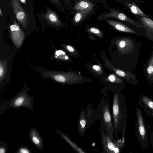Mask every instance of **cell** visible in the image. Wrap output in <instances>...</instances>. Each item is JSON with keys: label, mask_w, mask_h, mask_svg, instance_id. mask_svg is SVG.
Masks as SVG:
<instances>
[{"label": "cell", "mask_w": 153, "mask_h": 153, "mask_svg": "<svg viewBox=\"0 0 153 153\" xmlns=\"http://www.w3.org/2000/svg\"><path fill=\"white\" fill-rule=\"evenodd\" d=\"M30 90L25 80L22 89L11 100L0 103V115L10 108L19 109L25 108L33 111L34 110V99L28 93Z\"/></svg>", "instance_id": "obj_1"}, {"label": "cell", "mask_w": 153, "mask_h": 153, "mask_svg": "<svg viewBox=\"0 0 153 153\" xmlns=\"http://www.w3.org/2000/svg\"><path fill=\"white\" fill-rule=\"evenodd\" d=\"M112 113L114 133L116 135L125 130L127 117L125 98L118 93H115L113 96Z\"/></svg>", "instance_id": "obj_2"}, {"label": "cell", "mask_w": 153, "mask_h": 153, "mask_svg": "<svg viewBox=\"0 0 153 153\" xmlns=\"http://www.w3.org/2000/svg\"><path fill=\"white\" fill-rule=\"evenodd\" d=\"M33 68L37 71L40 72L43 79L50 78L56 82L62 84L71 85L78 83L83 79L81 76L73 72L45 70L40 66Z\"/></svg>", "instance_id": "obj_3"}, {"label": "cell", "mask_w": 153, "mask_h": 153, "mask_svg": "<svg viewBox=\"0 0 153 153\" xmlns=\"http://www.w3.org/2000/svg\"><path fill=\"white\" fill-rule=\"evenodd\" d=\"M137 121L136 126V134L139 142L144 148L149 146L148 135L145 127L142 111L137 107L136 110Z\"/></svg>", "instance_id": "obj_4"}, {"label": "cell", "mask_w": 153, "mask_h": 153, "mask_svg": "<svg viewBox=\"0 0 153 153\" xmlns=\"http://www.w3.org/2000/svg\"><path fill=\"white\" fill-rule=\"evenodd\" d=\"M108 18H114L120 20L128 22L133 26L138 28H144L139 22L134 20L123 13L117 10L111 9L109 12H106L99 15L97 19L101 20Z\"/></svg>", "instance_id": "obj_5"}, {"label": "cell", "mask_w": 153, "mask_h": 153, "mask_svg": "<svg viewBox=\"0 0 153 153\" xmlns=\"http://www.w3.org/2000/svg\"><path fill=\"white\" fill-rule=\"evenodd\" d=\"M109 104L108 101L105 100L102 105L101 116L106 132L111 138H113L112 134L114 133V128Z\"/></svg>", "instance_id": "obj_6"}, {"label": "cell", "mask_w": 153, "mask_h": 153, "mask_svg": "<svg viewBox=\"0 0 153 153\" xmlns=\"http://www.w3.org/2000/svg\"><path fill=\"white\" fill-rule=\"evenodd\" d=\"M102 141L104 150L107 153H117L120 152L119 147L107 133L102 131Z\"/></svg>", "instance_id": "obj_7"}, {"label": "cell", "mask_w": 153, "mask_h": 153, "mask_svg": "<svg viewBox=\"0 0 153 153\" xmlns=\"http://www.w3.org/2000/svg\"><path fill=\"white\" fill-rule=\"evenodd\" d=\"M10 29V37L16 47L19 48L25 39L24 33L18 26L16 25H11Z\"/></svg>", "instance_id": "obj_8"}, {"label": "cell", "mask_w": 153, "mask_h": 153, "mask_svg": "<svg viewBox=\"0 0 153 153\" xmlns=\"http://www.w3.org/2000/svg\"><path fill=\"white\" fill-rule=\"evenodd\" d=\"M29 139L32 143L38 149L44 150L43 142L42 138L37 130L31 128L29 131Z\"/></svg>", "instance_id": "obj_9"}, {"label": "cell", "mask_w": 153, "mask_h": 153, "mask_svg": "<svg viewBox=\"0 0 153 153\" xmlns=\"http://www.w3.org/2000/svg\"><path fill=\"white\" fill-rule=\"evenodd\" d=\"M118 51L122 53H124L131 50L133 46L132 42L130 39L122 38L117 40L115 42Z\"/></svg>", "instance_id": "obj_10"}, {"label": "cell", "mask_w": 153, "mask_h": 153, "mask_svg": "<svg viewBox=\"0 0 153 153\" xmlns=\"http://www.w3.org/2000/svg\"><path fill=\"white\" fill-rule=\"evenodd\" d=\"M137 20L145 28L146 33L149 35H153V19L151 17H146L135 15Z\"/></svg>", "instance_id": "obj_11"}, {"label": "cell", "mask_w": 153, "mask_h": 153, "mask_svg": "<svg viewBox=\"0 0 153 153\" xmlns=\"http://www.w3.org/2000/svg\"><path fill=\"white\" fill-rule=\"evenodd\" d=\"M105 21L118 31L134 34H137V32L133 29L121 22L110 19L105 20Z\"/></svg>", "instance_id": "obj_12"}, {"label": "cell", "mask_w": 153, "mask_h": 153, "mask_svg": "<svg viewBox=\"0 0 153 153\" xmlns=\"http://www.w3.org/2000/svg\"><path fill=\"white\" fill-rule=\"evenodd\" d=\"M94 4L87 0H79L75 5L74 10L78 11H88L92 12Z\"/></svg>", "instance_id": "obj_13"}, {"label": "cell", "mask_w": 153, "mask_h": 153, "mask_svg": "<svg viewBox=\"0 0 153 153\" xmlns=\"http://www.w3.org/2000/svg\"><path fill=\"white\" fill-rule=\"evenodd\" d=\"M56 132L65 140L77 152L85 153V152L74 143L67 135L58 129H54Z\"/></svg>", "instance_id": "obj_14"}, {"label": "cell", "mask_w": 153, "mask_h": 153, "mask_svg": "<svg viewBox=\"0 0 153 153\" xmlns=\"http://www.w3.org/2000/svg\"><path fill=\"white\" fill-rule=\"evenodd\" d=\"M87 120L85 112L82 111L80 114L78 123V130L81 136H84L87 127Z\"/></svg>", "instance_id": "obj_15"}, {"label": "cell", "mask_w": 153, "mask_h": 153, "mask_svg": "<svg viewBox=\"0 0 153 153\" xmlns=\"http://www.w3.org/2000/svg\"><path fill=\"white\" fill-rule=\"evenodd\" d=\"M105 61L107 66L108 67L113 70L117 75L121 77H124L127 79H128L130 78H131L133 80L134 79L135 76H134L131 73L124 71L115 68L112 65L109 61L106 59H105Z\"/></svg>", "instance_id": "obj_16"}, {"label": "cell", "mask_w": 153, "mask_h": 153, "mask_svg": "<svg viewBox=\"0 0 153 153\" xmlns=\"http://www.w3.org/2000/svg\"><path fill=\"white\" fill-rule=\"evenodd\" d=\"M127 4L131 12L135 15L146 17H151L149 15L145 13L134 3L132 2L131 3L127 1Z\"/></svg>", "instance_id": "obj_17"}, {"label": "cell", "mask_w": 153, "mask_h": 153, "mask_svg": "<svg viewBox=\"0 0 153 153\" xmlns=\"http://www.w3.org/2000/svg\"><path fill=\"white\" fill-rule=\"evenodd\" d=\"M54 53L53 56V58L55 60L70 61L71 59L65 52L61 50L55 49Z\"/></svg>", "instance_id": "obj_18"}, {"label": "cell", "mask_w": 153, "mask_h": 153, "mask_svg": "<svg viewBox=\"0 0 153 153\" xmlns=\"http://www.w3.org/2000/svg\"><path fill=\"white\" fill-rule=\"evenodd\" d=\"M91 12L88 11H78L74 16L73 19L74 23L76 24H79Z\"/></svg>", "instance_id": "obj_19"}, {"label": "cell", "mask_w": 153, "mask_h": 153, "mask_svg": "<svg viewBox=\"0 0 153 153\" xmlns=\"http://www.w3.org/2000/svg\"><path fill=\"white\" fill-rule=\"evenodd\" d=\"M7 62L5 59L0 60V84L4 78L7 71Z\"/></svg>", "instance_id": "obj_20"}, {"label": "cell", "mask_w": 153, "mask_h": 153, "mask_svg": "<svg viewBox=\"0 0 153 153\" xmlns=\"http://www.w3.org/2000/svg\"><path fill=\"white\" fill-rule=\"evenodd\" d=\"M141 101L144 105L153 112V101L145 95L141 96Z\"/></svg>", "instance_id": "obj_21"}, {"label": "cell", "mask_w": 153, "mask_h": 153, "mask_svg": "<svg viewBox=\"0 0 153 153\" xmlns=\"http://www.w3.org/2000/svg\"><path fill=\"white\" fill-rule=\"evenodd\" d=\"M146 72L149 79L152 80L153 78V55L149 59L146 69Z\"/></svg>", "instance_id": "obj_22"}, {"label": "cell", "mask_w": 153, "mask_h": 153, "mask_svg": "<svg viewBox=\"0 0 153 153\" xmlns=\"http://www.w3.org/2000/svg\"><path fill=\"white\" fill-rule=\"evenodd\" d=\"M106 81L117 84H121L123 82L122 80L120 78L113 74L109 75L107 77Z\"/></svg>", "instance_id": "obj_23"}, {"label": "cell", "mask_w": 153, "mask_h": 153, "mask_svg": "<svg viewBox=\"0 0 153 153\" xmlns=\"http://www.w3.org/2000/svg\"><path fill=\"white\" fill-rule=\"evenodd\" d=\"M60 45L66 50L71 54L77 56V53L74 48L71 45H68L60 44Z\"/></svg>", "instance_id": "obj_24"}, {"label": "cell", "mask_w": 153, "mask_h": 153, "mask_svg": "<svg viewBox=\"0 0 153 153\" xmlns=\"http://www.w3.org/2000/svg\"><path fill=\"white\" fill-rule=\"evenodd\" d=\"M87 31L90 33L94 34L98 37L101 38L102 36V33L98 29L95 27H91L87 30Z\"/></svg>", "instance_id": "obj_25"}, {"label": "cell", "mask_w": 153, "mask_h": 153, "mask_svg": "<svg viewBox=\"0 0 153 153\" xmlns=\"http://www.w3.org/2000/svg\"><path fill=\"white\" fill-rule=\"evenodd\" d=\"M15 153H32L31 150L28 147L25 146H20Z\"/></svg>", "instance_id": "obj_26"}, {"label": "cell", "mask_w": 153, "mask_h": 153, "mask_svg": "<svg viewBox=\"0 0 153 153\" xmlns=\"http://www.w3.org/2000/svg\"><path fill=\"white\" fill-rule=\"evenodd\" d=\"M9 143L4 141H0V153H6L7 151Z\"/></svg>", "instance_id": "obj_27"}, {"label": "cell", "mask_w": 153, "mask_h": 153, "mask_svg": "<svg viewBox=\"0 0 153 153\" xmlns=\"http://www.w3.org/2000/svg\"><path fill=\"white\" fill-rule=\"evenodd\" d=\"M92 68L95 72L99 74H102L103 73L102 66L99 64L93 65L92 67Z\"/></svg>", "instance_id": "obj_28"}, {"label": "cell", "mask_w": 153, "mask_h": 153, "mask_svg": "<svg viewBox=\"0 0 153 153\" xmlns=\"http://www.w3.org/2000/svg\"><path fill=\"white\" fill-rule=\"evenodd\" d=\"M25 16L24 13L22 11L18 12L16 15V17L18 20H22L23 19Z\"/></svg>", "instance_id": "obj_29"}, {"label": "cell", "mask_w": 153, "mask_h": 153, "mask_svg": "<svg viewBox=\"0 0 153 153\" xmlns=\"http://www.w3.org/2000/svg\"><path fill=\"white\" fill-rule=\"evenodd\" d=\"M49 18L51 21L55 22L57 21V19L56 16L53 14L51 13L49 15Z\"/></svg>", "instance_id": "obj_30"}, {"label": "cell", "mask_w": 153, "mask_h": 153, "mask_svg": "<svg viewBox=\"0 0 153 153\" xmlns=\"http://www.w3.org/2000/svg\"><path fill=\"white\" fill-rule=\"evenodd\" d=\"M150 140L151 141V142L152 143V148L153 149V133L152 132H151L150 133Z\"/></svg>", "instance_id": "obj_31"}, {"label": "cell", "mask_w": 153, "mask_h": 153, "mask_svg": "<svg viewBox=\"0 0 153 153\" xmlns=\"http://www.w3.org/2000/svg\"><path fill=\"white\" fill-rule=\"evenodd\" d=\"M0 14L1 16H2V13H1V9H0Z\"/></svg>", "instance_id": "obj_32"}, {"label": "cell", "mask_w": 153, "mask_h": 153, "mask_svg": "<svg viewBox=\"0 0 153 153\" xmlns=\"http://www.w3.org/2000/svg\"><path fill=\"white\" fill-rule=\"evenodd\" d=\"M23 3H25V0H20Z\"/></svg>", "instance_id": "obj_33"}, {"label": "cell", "mask_w": 153, "mask_h": 153, "mask_svg": "<svg viewBox=\"0 0 153 153\" xmlns=\"http://www.w3.org/2000/svg\"><path fill=\"white\" fill-rule=\"evenodd\" d=\"M151 115L153 117V112L151 111Z\"/></svg>", "instance_id": "obj_34"}]
</instances>
